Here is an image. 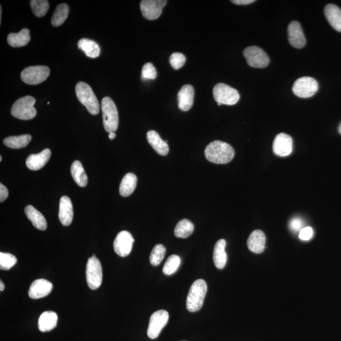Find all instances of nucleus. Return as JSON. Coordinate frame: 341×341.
Wrapping results in <instances>:
<instances>
[{
  "mask_svg": "<svg viewBox=\"0 0 341 341\" xmlns=\"http://www.w3.org/2000/svg\"><path fill=\"white\" fill-rule=\"evenodd\" d=\"M234 148L228 143L220 140L210 142L205 149V156L208 161L215 164H226L234 158Z\"/></svg>",
  "mask_w": 341,
  "mask_h": 341,
  "instance_id": "nucleus-1",
  "label": "nucleus"
},
{
  "mask_svg": "<svg viewBox=\"0 0 341 341\" xmlns=\"http://www.w3.org/2000/svg\"><path fill=\"white\" fill-rule=\"evenodd\" d=\"M207 283L204 279H197L192 284L187 298V308L190 312H196L203 307L207 293Z\"/></svg>",
  "mask_w": 341,
  "mask_h": 341,
  "instance_id": "nucleus-2",
  "label": "nucleus"
},
{
  "mask_svg": "<svg viewBox=\"0 0 341 341\" xmlns=\"http://www.w3.org/2000/svg\"><path fill=\"white\" fill-rule=\"evenodd\" d=\"M75 93L78 101L85 106L91 115H96L99 113L100 106L98 100L92 88L87 83L78 82L76 85Z\"/></svg>",
  "mask_w": 341,
  "mask_h": 341,
  "instance_id": "nucleus-3",
  "label": "nucleus"
},
{
  "mask_svg": "<svg viewBox=\"0 0 341 341\" xmlns=\"http://www.w3.org/2000/svg\"><path fill=\"white\" fill-rule=\"evenodd\" d=\"M101 110L104 129L108 133L117 131L119 124L118 111L117 106L110 97H104L101 102Z\"/></svg>",
  "mask_w": 341,
  "mask_h": 341,
  "instance_id": "nucleus-4",
  "label": "nucleus"
},
{
  "mask_svg": "<svg viewBox=\"0 0 341 341\" xmlns=\"http://www.w3.org/2000/svg\"><path fill=\"white\" fill-rule=\"evenodd\" d=\"M36 99L27 96L18 99L11 107V113L13 117L22 120H30L36 117L37 111L34 108Z\"/></svg>",
  "mask_w": 341,
  "mask_h": 341,
  "instance_id": "nucleus-5",
  "label": "nucleus"
},
{
  "mask_svg": "<svg viewBox=\"0 0 341 341\" xmlns=\"http://www.w3.org/2000/svg\"><path fill=\"white\" fill-rule=\"evenodd\" d=\"M213 95L218 106L234 105L240 100V94L237 90L224 83H219L213 89Z\"/></svg>",
  "mask_w": 341,
  "mask_h": 341,
  "instance_id": "nucleus-6",
  "label": "nucleus"
},
{
  "mask_svg": "<svg viewBox=\"0 0 341 341\" xmlns=\"http://www.w3.org/2000/svg\"><path fill=\"white\" fill-rule=\"evenodd\" d=\"M86 279L88 286L91 289H97L103 281V269L100 261L93 255L88 260L86 266Z\"/></svg>",
  "mask_w": 341,
  "mask_h": 341,
  "instance_id": "nucleus-7",
  "label": "nucleus"
},
{
  "mask_svg": "<svg viewBox=\"0 0 341 341\" xmlns=\"http://www.w3.org/2000/svg\"><path fill=\"white\" fill-rule=\"evenodd\" d=\"M50 69L46 66L27 67L21 73L23 82L29 85H38L45 82L50 76Z\"/></svg>",
  "mask_w": 341,
  "mask_h": 341,
  "instance_id": "nucleus-8",
  "label": "nucleus"
},
{
  "mask_svg": "<svg viewBox=\"0 0 341 341\" xmlns=\"http://www.w3.org/2000/svg\"><path fill=\"white\" fill-rule=\"evenodd\" d=\"M319 90V83L315 78L303 76L294 83L293 92L301 98H309L314 96Z\"/></svg>",
  "mask_w": 341,
  "mask_h": 341,
  "instance_id": "nucleus-9",
  "label": "nucleus"
},
{
  "mask_svg": "<svg viewBox=\"0 0 341 341\" xmlns=\"http://www.w3.org/2000/svg\"><path fill=\"white\" fill-rule=\"evenodd\" d=\"M243 55L248 66L253 68H263L268 66L269 58L262 48L257 46H250L243 51Z\"/></svg>",
  "mask_w": 341,
  "mask_h": 341,
  "instance_id": "nucleus-10",
  "label": "nucleus"
},
{
  "mask_svg": "<svg viewBox=\"0 0 341 341\" xmlns=\"http://www.w3.org/2000/svg\"><path fill=\"white\" fill-rule=\"evenodd\" d=\"M169 317L168 312L166 310H160L154 312L150 318L147 329L148 337L151 340L158 338L162 329L168 324Z\"/></svg>",
  "mask_w": 341,
  "mask_h": 341,
  "instance_id": "nucleus-11",
  "label": "nucleus"
},
{
  "mask_svg": "<svg viewBox=\"0 0 341 341\" xmlns=\"http://www.w3.org/2000/svg\"><path fill=\"white\" fill-rule=\"evenodd\" d=\"M166 3V0H142L140 4V10L146 19L154 20L161 15Z\"/></svg>",
  "mask_w": 341,
  "mask_h": 341,
  "instance_id": "nucleus-12",
  "label": "nucleus"
},
{
  "mask_svg": "<svg viewBox=\"0 0 341 341\" xmlns=\"http://www.w3.org/2000/svg\"><path fill=\"white\" fill-rule=\"evenodd\" d=\"M134 241L133 236L129 232H120L113 243L114 250L116 254L122 257L128 256L132 252Z\"/></svg>",
  "mask_w": 341,
  "mask_h": 341,
  "instance_id": "nucleus-13",
  "label": "nucleus"
},
{
  "mask_svg": "<svg viewBox=\"0 0 341 341\" xmlns=\"http://www.w3.org/2000/svg\"><path fill=\"white\" fill-rule=\"evenodd\" d=\"M293 138L289 135L280 133L277 135L273 142V151L280 157H286L293 152Z\"/></svg>",
  "mask_w": 341,
  "mask_h": 341,
  "instance_id": "nucleus-14",
  "label": "nucleus"
},
{
  "mask_svg": "<svg viewBox=\"0 0 341 341\" xmlns=\"http://www.w3.org/2000/svg\"><path fill=\"white\" fill-rule=\"evenodd\" d=\"M288 39L290 44L294 48H303L306 45V39L301 24L297 21L290 23L288 28Z\"/></svg>",
  "mask_w": 341,
  "mask_h": 341,
  "instance_id": "nucleus-15",
  "label": "nucleus"
},
{
  "mask_svg": "<svg viewBox=\"0 0 341 341\" xmlns=\"http://www.w3.org/2000/svg\"><path fill=\"white\" fill-rule=\"evenodd\" d=\"M53 288L52 282L43 279H37L32 283L29 290V296L32 299L45 298L50 294Z\"/></svg>",
  "mask_w": 341,
  "mask_h": 341,
  "instance_id": "nucleus-16",
  "label": "nucleus"
},
{
  "mask_svg": "<svg viewBox=\"0 0 341 341\" xmlns=\"http://www.w3.org/2000/svg\"><path fill=\"white\" fill-rule=\"evenodd\" d=\"M195 91L191 85H185L178 94V107L181 110L188 111L194 104Z\"/></svg>",
  "mask_w": 341,
  "mask_h": 341,
  "instance_id": "nucleus-17",
  "label": "nucleus"
},
{
  "mask_svg": "<svg viewBox=\"0 0 341 341\" xmlns=\"http://www.w3.org/2000/svg\"><path fill=\"white\" fill-rule=\"evenodd\" d=\"M52 152L49 148H46L39 154L30 155L26 160V166L31 170H39L49 161Z\"/></svg>",
  "mask_w": 341,
  "mask_h": 341,
  "instance_id": "nucleus-18",
  "label": "nucleus"
},
{
  "mask_svg": "<svg viewBox=\"0 0 341 341\" xmlns=\"http://www.w3.org/2000/svg\"><path fill=\"white\" fill-rule=\"evenodd\" d=\"M73 209L70 199L62 197L60 202L59 219L64 226H68L72 222Z\"/></svg>",
  "mask_w": 341,
  "mask_h": 341,
  "instance_id": "nucleus-19",
  "label": "nucleus"
},
{
  "mask_svg": "<svg viewBox=\"0 0 341 341\" xmlns=\"http://www.w3.org/2000/svg\"><path fill=\"white\" fill-rule=\"evenodd\" d=\"M266 237L265 234L261 230H255L252 232L248 239V249L255 254H261L266 247Z\"/></svg>",
  "mask_w": 341,
  "mask_h": 341,
  "instance_id": "nucleus-20",
  "label": "nucleus"
},
{
  "mask_svg": "<svg viewBox=\"0 0 341 341\" xmlns=\"http://www.w3.org/2000/svg\"><path fill=\"white\" fill-rule=\"evenodd\" d=\"M147 139L148 143L152 146L157 154L161 155H166L168 154L169 148L168 143L162 140L157 132L148 131L147 134Z\"/></svg>",
  "mask_w": 341,
  "mask_h": 341,
  "instance_id": "nucleus-21",
  "label": "nucleus"
},
{
  "mask_svg": "<svg viewBox=\"0 0 341 341\" xmlns=\"http://www.w3.org/2000/svg\"><path fill=\"white\" fill-rule=\"evenodd\" d=\"M325 15L329 24L336 31L341 32V10L333 4H329L325 7Z\"/></svg>",
  "mask_w": 341,
  "mask_h": 341,
  "instance_id": "nucleus-22",
  "label": "nucleus"
},
{
  "mask_svg": "<svg viewBox=\"0 0 341 341\" xmlns=\"http://www.w3.org/2000/svg\"><path fill=\"white\" fill-rule=\"evenodd\" d=\"M25 214L36 228L45 231L47 228V222L44 215L33 206L27 205L25 208Z\"/></svg>",
  "mask_w": 341,
  "mask_h": 341,
  "instance_id": "nucleus-23",
  "label": "nucleus"
},
{
  "mask_svg": "<svg viewBox=\"0 0 341 341\" xmlns=\"http://www.w3.org/2000/svg\"><path fill=\"white\" fill-rule=\"evenodd\" d=\"M57 314L52 311H47L43 313L39 317L38 328L43 333L51 331L57 327Z\"/></svg>",
  "mask_w": 341,
  "mask_h": 341,
  "instance_id": "nucleus-24",
  "label": "nucleus"
},
{
  "mask_svg": "<svg viewBox=\"0 0 341 341\" xmlns=\"http://www.w3.org/2000/svg\"><path fill=\"white\" fill-rule=\"evenodd\" d=\"M226 247V241L224 239L218 240L214 246L213 260L217 269H224L226 266L227 262V254L225 250Z\"/></svg>",
  "mask_w": 341,
  "mask_h": 341,
  "instance_id": "nucleus-25",
  "label": "nucleus"
},
{
  "mask_svg": "<svg viewBox=\"0 0 341 341\" xmlns=\"http://www.w3.org/2000/svg\"><path fill=\"white\" fill-rule=\"evenodd\" d=\"M31 40L29 29H23L18 33H11L7 37L8 45L13 48L23 47L29 44Z\"/></svg>",
  "mask_w": 341,
  "mask_h": 341,
  "instance_id": "nucleus-26",
  "label": "nucleus"
},
{
  "mask_svg": "<svg viewBox=\"0 0 341 341\" xmlns=\"http://www.w3.org/2000/svg\"><path fill=\"white\" fill-rule=\"evenodd\" d=\"M137 183V178L134 173L125 175L120 183V194L122 197H129L133 194Z\"/></svg>",
  "mask_w": 341,
  "mask_h": 341,
  "instance_id": "nucleus-27",
  "label": "nucleus"
},
{
  "mask_svg": "<svg viewBox=\"0 0 341 341\" xmlns=\"http://www.w3.org/2000/svg\"><path fill=\"white\" fill-rule=\"evenodd\" d=\"M78 47L85 53L87 57L91 59H96L100 55V47L96 42L91 39H80L78 43Z\"/></svg>",
  "mask_w": 341,
  "mask_h": 341,
  "instance_id": "nucleus-28",
  "label": "nucleus"
},
{
  "mask_svg": "<svg viewBox=\"0 0 341 341\" xmlns=\"http://www.w3.org/2000/svg\"><path fill=\"white\" fill-rule=\"evenodd\" d=\"M32 140L30 135H22L19 136H8L4 139V144L9 148L19 149L26 147Z\"/></svg>",
  "mask_w": 341,
  "mask_h": 341,
  "instance_id": "nucleus-29",
  "label": "nucleus"
},
{
  "mask_svg": "<svg viewBox=\"0 0 341 341\" xmlns=\"http://www.w3.org/2000/svg\"><path fill=\"white\" fill-rule=\"evenodd\" d=\"M71 174L74 181L78 186L86 187L88 182L87 176L80 161L73 162L71 166Z\"/></svg>",
  "mask_w": 341,
  "mask_h": 341,
  "instance_id": "nucleus-30",
  "label": "nucleus"
},
{
  "mask_svg": "<svg viewBox=\"0 0 341 341\" xmlns=\"http://www.w3.org/2000/svg\"><path fill=\"white\" fill-rule=\"evenodd\" d=\"M194 231V225L189 220H181L176 224L175 229V235L177 238H187L189 237Z\"/></svg>",
  "mask_w": 341,
  "mask_h": 341,
  "instance_id": "nucleus-31",
  "label": "nucleus"
},
{
  "mask_svg": "<svg viewBox=\"0 0 341 341\" xmlns=\"http://www.w3.org/2000/svg\"><path fill=\"white\" fill-rule=\"evenodd\" d=\"M69 14V7L66 3L59 4L56 8L54 14L52 18V24L54 27H59L62 25L68 17Z\"/></svg>",
  "mask_w": 341,
  "mask_h": 341,
  "instance_id": "nucleus-32",
  "label": "nucleus"
},
{
  "mask_svg": "<svg viewBox=\"0 0 341 341\" xmlns=\"http://www.w3.org/2000/svg\"><path fill=\"white\" fill-rule=\"evenodd\" d=\"M181 259L176 255H171L164 264L163 273L167 275H171L175 273L178 271L180 266Z\"/></svg>",
  "mask_w": 341,
  "mask_h": 341,
  "instance_id": "nucleus-33",
  "label": "nucleus"
},
{
  "mask_svg": "<svg viewBox=\"0 0 341 341\" xmlns=\"http://www.w3.org/2000/svg\"><path fill=\"white\" fill-rule=\"evenodd\" d=\"M166 254V248L164 245L158 244L153 248L150 255L149 261L153 266H159L163 261Z\"/></svg>",
  "mask_w": 341,
  "mask_h": 341,
  "instance_id": "nucleus-34",
  "label": "nucleus"
},
{
  "mask_svg": "<svg viewBox=\"0 0 341 341\" xmlns=\"http://www.w3.org/2000/svg\"><path fill=\"white\" fill-rule=\"evenodd\" d=\"M31 6L35 15L38 17H43L48 12L50 4L46 0H32Z\"/></svg>",
  "mask_w": 341,
  "mask_h": 341,
  "instance_id": "nucleus-35",
  "label": "nucleus"
},
{
  "mask_svg": "<svg viewBox=\"0 0 341 341\" xmlns=\"http://www.w3.org/2000/svg\"><path fill=\"white\" fill-rule=\"evenodd\" d=\"M17 259L15 256L8 253H0V269L1 270L8 271L17 263Z\"/></svg>",
  "mask_w": 341,
  "mask_h": 341,
  "instance_id": "nucleus-36",
  "label": "nucleus"
},
{
  "mask_svg": "<svg viewBox=\"0 0 341 341\" xmlns=\"http://www.w3.org/2000/svg\"><path fill=\"white\" fill-rule=\"evenodd\" d=\"M156 76V69L151 63H147L143 66L141 74L142 80H154Z\"/></svg>",
  "mask_w": 341,
  "mask_h": 341,
  "instance_id": "nucleus-37",
  "label": "nucleus"
},
{
  "mask_svg": "<svg viewBox=\"0 0 341 341\" xmlns=\"http://www.w3.org/2000/svg\"><path fill=\"white\" fill-rule=\"evenodd\" d=\"M186 62V57L180 53H173L169 58V63L174 69H178L183 66Z\"/></svg>",
  "mask_w": 341,
  "mask_h": 341,
  "instance_id": "nucleus-38",
  "label": "nucleus"
},
{
  "mask_svg": "<svg viewBox=\"0 0 341 341\" xmlns=\"http://www.w3.org/2000/svg\"><path fill=\"white\" fill-rule=\"evenodd\" d=\"M314 235V230L312 227L310 226L303 227L301 229L300 234H299V238L303 241H308L312 238Z\"/></svg>",
  "mask_w": 341,
  "mask_h": 341,
  "instance_id": "nucleus-39",
  "label": "nucleus"
},
{
  "mask_svg": "<svg viewBox=\"0 0 341 341\" xmlns=\"http://www.w3.org/2000/svg\"><path fill=\"white\" fill-rule=\"evenodd\" d=\"M303 222L302 219L299 217H294L291 220L289 223V227L292 231L297 232L301 231L303 227Z\"/></svg>",
  "mask_w": 341,
  "mask_h": 341,
  "instance_id": "nucleus-40",
  "label": "nucleus"
},
{
  "mask_svg": "<svg viewBox=\"0 0 341 341\" xmlns=\"http://www.w3.org/2000/svg\"><path fill=\"white\" fill-rule=\"evenodd\" d=\"M8 197V189L3 184H0V202L3 203Z\"/></svg>",
  "mask_w": 341,
  "mask_h": 341,
  "instance_id": "nucleus-41",
  "label": "nucleus"
},
{
  "mask_svg": "<svg viewBox=\"0 0 341 341\" xmlns=\"http://www.w3.org/2000/svg\"><path fill=\"white\" fill-rule=\"evenodd\" d=\"M254 0H233L231 1L232 3L238 5H246V4H249L254 3Z\"/></svg>",
  "mask_w": 341,
  "mask_h": 341,
  "instance_id": "nucleus-42",
  "label": "nucleus"
},
{
  "mask_svg": "<svg viewBox=\"0 0 341 341\" xmlns=\"http://www.w3.org/2000/svg\"><path fill=\"white\" fill-rule=\"evenodd\" d=\"M116 137V134L115 132H110V133H109V138L111 139V140H113V139L115 138Z\"/></svg>",
  "mask_w": 341,
  "mask_h": 341,
  "instance_id": "nucleus-43",
  "label": "nucleus"
},
{
  "mask_svg": "<svg viewBox=\"0 0 341 341\" xmlns=\"http://www.w3.org/2000/svg\"><path fill=\"white\" fill-rule=\"evenodd\" d=\"M4 289V285L3 284V282L1 281H0V291H3Z\"/></svg>",
  "mask_w": 341,
  "mask_h": 341,
  "instance_id": "nucleus-44",
  "label": "nucleus"
},
{
  "mask_svg": "<svg viewBox=\"0 0 341 341\" xmlns=\"http://www.w3.org/2000/svg\"><path fill=\"white\" fill-rule=\"evenodd\" d=\"M1 15H2V8H1V6H0V20H1V22H1V18H1L2 17Z\"/></svg>",
  "mask_w": 341,
  "mask_h": 341,
  "instance_id": "nucleus-45",
  "label": "nucleus"
},
{
  "mask_svg": "<svg viewBox=\"0 0 341 341\" xmlns=\"http://www.w3.org/2000/svg\"><path fill=\"white\" fill-rule=\"evenodd\" d=\"M338 131H339V132H340V134L341 135V123L340 125V126H339Z\"/></svg>",
  "mask_w": 341,
  "mask_h": 341,
  "instance_id": "nucleus-46",
  "label": "nucleus"
},
{
  "mask_svg": "<svg viewBox=\"0 0 341 341\" xmlns=\"http://www.w3.org/2000/svg\"><path fill=\"white\" fill-rule=\"evenodd\" d=\"M2 161V157L0 156V161Z\"/></svg>",
  "mask_w": 341,
  "mask_h": 341,
  "instance_id": "nucleus-47",
  "label": "nucleus"
}]
</instances>
